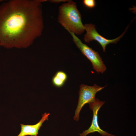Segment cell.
<instances>
[{
  "label": "cell",
  "mask_w": 136,
  "mask_h": 136,
  "mask_svg": "<svg viewBox=\"0 0 136 136\" xmlns=\"http://www.w3.org/2000/svg\"><path fill=\"white\" fill-rule=\"evenodd\" d=\"M49 113H45L43 114L42 118L37 123L34 125H24L21 124V130L17 136L30 135L37 136L38 131L43 123L48 120Z\"/></svg>",
  "instance_id": "52a82bcc"
},
{
  "label": "cell",
  "mask_w": 136,
  "mask_h": 136,
  "mask_svg": "<svg viewBox=\"0 0 136 136\" xmlns=\"http://www.w3.org/2000/svg\"><path fill=\"white\" fill-rule=\"evenodd\" d=\"M83 3L85 6L90 8L94 7L96 4V2L94 0H84Z\"/></svg>",
  "instance_id": "9c48e42d"
},
{
  "label": "cell",
  "mask_w": 136,
  "mask_h": 136,
  "mask_svg": "<svg viewBox=\"0 0 136 136\" xmlns=\"http://www.w3.org/2000/svg\"><path fill=\"white\" fill-rule=\"evenodd\" d=\"M86 33L84 35V40L85 42L89 43L95 40L99 43L102 47L103 51H106L107 45L110 43L116 44L125 33L127 29L119 37L110 40L103 37L97 32L95 25L92 24H86L84 25Z\"/></svg>",
  "instance_id": "5b68a950"
},
{
  "label": "cell",
  "mask_w": 136,
  "mask_h": 136,
  "mask_svg": "<svg viewBox=\"0 0 136 136\" xmlns=\"http://www.w3.org/2000/svg\"><path fill=\"white\" fill-rule=\"evenodd\" d=\"M52 81L53 84L57 87L62 86L65 83L55 75L52 78Z\"/></svg>",
  "instance_id": "ba28073f"
},
{
  "label": "cell",
  "mask_w": 136,
  "mask_h": 136,
  "mask_svg": "<svg viewBox=\"0 0 136 136\" xmlns=\"http://www.w3.org/2000/svg\"><path fill=\"white\" fill-rule=\"evenodd\" d=\"M3 0H0V2H3Z\"/></svg>",
  "instance_id": "8fae6325"
},
{
  "label": "cell",
  "mask_w": 136,
  "mask_h": 136,
  "mask_svg": "<svg viewBox=\"0 0 136 136\" xmlns=\"http://www.w3.org/2000/svg\"><path fill=\"white\" fill-rule=\"evenodd\" d=\"M106 86H99L95 84L92 86L84 84L80 85L79 92V97L78 104L74 118V120L76 121L79 120L80 113L83 106L86 104H89L94 101L96 93Z\"/></svg>",
  "instance_id": "277c9868"
},
{
  "label": "cell",
  "mask_w": 136,
  "mask_h": 136,
  "mask_svg": "<svg viewBox=\"0 0 136 136\" xmlns=\"http://www.w3.org/2000/svg\"><path fill=\"white\" fill-rule=\"evenodd\" d=\"M67 31L72 36L73 40L77 47L91 62L93 69L98 73H104L106 70V67L98 52L83 43L74 33Z\"/></svg>",
  "instance_id": "3957f363"
},
{
  "label": "cell",
  "mask_w": 136,
  "mask_h": 136,
  "mask_svg": "<svg viewBox=\"0 0 136 136\" xmlns=\"http://www.w3.org/2000/svg\"><path fill=\"white\" fill-rule=\"evenodd\" d=\"M44 0H13L0 5V46L26 48L42 33Z\"/></svg>",
  "instance_id": "6da1fadb"
},
{
  "label": "cell",
  "mask_w": 136,
  "mask_h": 136,
  "mask_svg": "<svg viewBox=\"0 0 136 136\" xmlns=\"http://www.w3.org/2000/svg\"><path fill=\"white\" fill-rule=\"evenodd\" d=\"M58 20L66 30L75 34L81 35L85 30L76 3L72 1H69L60 6Z\"/></svg>",
  "instance_id": "7a4b0ae2"
},
{
  "label": "cell",
  "mask_w": 136,
  "mask_h": 136,
  "mask_svg": "<svg viewBox=\"0 0 136 136\" xmlns=\"http://www.w3.org/2000/svg\"><path fill=\"white\" fill-rule=\"evenodd\" d=\"M55 75L65 82L67 80V75L65 72L63 71H58L56 73Z\"/></svg>",
  "instance_id": "30bf717a"
},
{
  "label": "cell",
  "mask_w": 136,
  "mask_h": 136,
  "mask_svg": "<svg viewBox=\"0 0 136 136\" xmlns=\"http://www.w3.org/2000/svg\"><path fill=\"white\" fill-rule=\"evenodd\" d=\"M105 101H100L96 98L94 101L89 104L90 109L93 113V117L91 125L87 130L80 133V136H86L88 134L95 132H98L102 136H116L109 133L101 129L98 121V113L100 108L104 105Z\"/></svg>",
  "instance_id": "8992f818"
}]
</instances>
